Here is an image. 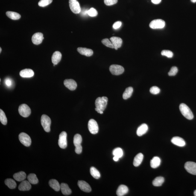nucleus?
I'll use <instances>...</instances> for the list:
<instances>
[{
  "instance_id": "72a5a7b5",
  "label": "nucleus",
  "mask_w": 196,
  "mask_h": 196,
  "mask_svg": "<svg viewBox=\"0 0 196 196\" xmlns=\"http://www.w3.org/2000/svg\"><path fill=\"white\" fill-rule=\"evenodd\" d=\"M90 173L91 175L96 179H98L100 177V174L99 172L96 168L93 167H91L90 168Z\"/></svg>"
},
{
  "instance_id": "a19ab883",
  "label": "nucleus",
  "mask_w": 196,
  "mask_h": 196,
  "mask_svg": "<svg viewBox=\"0 0 196 196\" xmlns=\"http://www.w3.org/2000/svg\"><path fill=\"white\" fill-rule=\"evenodd\" d=\"M150 92L153 95H157L160 92V89L156 86H153L150 88Z\"/></svg>"
},
{
  "instance_id": "58836bf2",
  "label": "nucleus",
  "mask_w": 196,
  "mask_h": 196,
  "mask_svg": "<svg viewBox=\"0 0 196 196\" xmlns=\"http://www.w3.org/2000/svg\"><path fill=\"white\" fill-rule=\"evenodd\" d=\"M161 54L162 56H165L169 58L172 57L173 56V53L172 52L169 50H163L162 51Z\"/></svg>"
},
{
  "instance_id": "a211bd4d",
  "label": "nucleus",
  "mask_w": 196,
  "mask_h": 196,
  "mask_svg": "<svg viewBox=\"0 0 196 196\" xmlns=\"http://www.w3.org/2000/svg\"><path fill=\"white\" fill-rule=\"evenodd\" d=\"M34 73L33 70L30 69H25L20 72V75L24 78H30L34 76Z\"/></svg>"
},
{
  "instance_id": "c03bdc74",
  "label": "nucleus",
  "mask_w": 196,
  "mask_h": 196,
  "mask_svg": "<svg viewBox=\"0 0 196 196\" xmlns=\"http://www.w3.org/2000/svg\"><path fill=\"white\" fill-rule=\"evenodd\" d=\"M121 25H122V22L120 21H118L113 24V27L115 29H117L121 27Z\"/></svg>"
},
{
  "instance_id": "a878e982",
  "label": "nucleus",
  "mask_w": 196,
  "mask_h": 196,
  "mask_svg": "<svg viewBox=\"0 0 196 196\" xmlns=\"http://www.w3.org/2000/svg\"><path fill=\"white\" fill-rule=\"evenodd\" d=\"M49 185L55 191H58L60 189V185L57 180L54 179L50 180L49 182Z\"/></svg>"
},
{
  "instance_id": "aec40b11",
  "label": "nucleus",
  "mask_w": 196,
  "mask_h": 196,
  "mask_svg": "<svg viewBox=\"0 0 196 196\" xmlns=\"http://www.w3.org/2000/svg\"><path fill=\"white\" fill-rule=\"evenodd\" d=\"M62 57V54L60 52L55 51L52 57V62L54 64L57 65L60 61Z\"/></svg>"
},
{
  "instance_id": "cd10ccee",
  "label": "nucleus",
  "mask_w": 196,
  "mask_h": 196,
  "mask_svg": "<svg viewBox=\"0 0 196 196\" xmlns=\"http://www.w3.org/2000/svg\"><path fill=\"white\" fill-rule=\"evenodd\" d=\"M133 88L132 87H129L126 88L123 94V99L124 100H127L130 98L133 93Z\"/></svg>"
},
{
  "instance_id": "dca6fc26",
  "label": "nucleus",
  "mask_w": 196,
  "mask_h": 196,
  "mask_svg": "<svg viewBox=\"0 0 196 196\" xmlns=\"http://www.w3.org/2000/svg\"><path fill=\"white\" fill-rule=\"evenodd\" d=\"M171 142L174 145L180 147L184 146L186 145V142L184 140L179 137H175L171 140Z\"/></svg>"
},
{
  "instance_id": "9b49d317",
  "label": "nucleus",
  "mask_w": 196,
  "mask_h": 196,
  "mask_svg": "<svg viewBox=\"0 0 196 196\" xmlns=\"http://www.w3.org/2000/svg\"><path fill=\"white\" fill-rule=\"evenodd\" d=\"M185 169L188 173L196 175V163L192 162H188L185 165Z\"/></svg>"
},
{
  "instance_id": "a18cd8bd",
  "label": "nucleus",
  "mask_w": 196,
  "mask_h": 196,
  "mask_svg": "<svg viewBox=\"0 0 196 196\" xmlns=\"http://www.w3.org/2000/svg\"><path fill=\"white\" fill-rule=\"evenodd\" d=\"M75 152L77 154H80L82 151V147L81 145L76 147L75 149Z\"/></svg>"
},
{
  "instance_id": "37998d69",
  "label": "nucleus",
  "mask_w": 196,
  "mask_h": 196,
  "mask_svg": "<svg viewBox=\"0 0 196 196\" xmlns=\"http://www.w3.org/2000/svg\"><path fill=\"white\" fill-rule=\"evenodd\" d=\"M104 2L106 6H110L116 4L118 0H104Z\"/></svg>"
},
{
  "instance_id": "c756f323",
  "label": "nucleus",
  "mask_w": 196,
  "mask_h": 196,
  "mask_svg": "<svg viewBox=\"0 0 196 196\" xmlns=\"http://www.w3.org/2000/svg\"><path fill=\"white\" fill-rule=\"evenodd\" d=\"M5 183L10 189H14L16 187V183L14 180L12 179H7L5 180Z\"/></svg>"
},
{
  "instance_id": "9d476101",
  "label": "nucleus",
  "mask_w": 196,
  "mask_h": 196,
  "mask_svg": "<svg viewBox=\"0 0 196 196\" xmlns=\"http://www.w3.org/2000/svg\"><path fill=\"white\" fill-rule=\"evenodd\" d=\"M67 134L66 132H63L59 135L58 145L62 149L66 148L67 146Z\"/></svg>"
},
{
  "instance_id": "3c124183",
  "label": "nucleus",
  "mask_w": 196,
  "mask_h": 196,
  "mask_svg": "<svg viewBox=\"0 0 196 196\" xmlns=\"http://www.w3.org/2000/svg\"><path fill=\"white\" fill-rule=\"evenodd\" d=\"M191 2L193 3H195L196 2V0H191Z\"/></svg>"
},
{
  "instance_id": "bb28decb",
  "label": "nucleus",
  "mask_w": 196,
  "mask_h": 196,
  "mask_svg": "<svg viewBox=\"0 0 196 196\" xmlns=\"http://www.w3.org/2000/svg\"><path fill=\"white\" fill-rule=\"evenodd\" d=\"M161 160L160 158L158 156H154L150 161V166L152 168H157L160 165Z\"/></svg>"
},
{
  "instance_id": "de8ad7c7",
  "label": "nucleus",
  "mask_w": 196,
  "mask_h": 196,
  "mask_svg": "<svg viewBox=\"0 0 196 196\" xmlns=\"http://www.w3.org/2000/svg\"><path fill=\"white\" fill-rule=\"evenodd\" d=\"M152 2L154 4H160L161 0H151Z\"/></svg>"
},
{
  "instance_id": "8fccbe9b",
  "label": "nucleus",
  "mask_w": 196,
  "mask_h": 196,
  "mask_svg": "<svg viewBox=\"0 0 196 196\" xmlns=\"http://www.w3.org/2000/svg\"><path fill=\"white\" fill-rule=\"evenodd\" d=\"M113 159V160H114L115 161H118V160H119V158L117 157V156H114Z\"/></svg>"
},
{
  "instance_id": "864d4df0",
  "label": "nucleus",
  "mask_w": 196,
  "mask_h": 196,
  "mask_svg": "<svg viewBox=\"0 0 196 196\" xmlns=\"http://www.w3.org/2000/svg\"><path fill=\"white\" fill-rule=\"evenodd\" d=\"M1 47L0 48V52H1Z\"/></svg>"
},
{
  "instance_id": "6e6552de",
  "label": "nucleus",
  "mask_w": 196,
  "mask_h": 196,
  "mask_svg": "<svg viewBox=\"0 0 196 196\" xmlns=\"http://www.w3.org/2000/svg\"><path fill=\"white\" fill-rule=\"evenodd\" d=\"M109 70L111 74L113 75H119L124 73V69L121 65H112L109 67Z\"/></svg>"
},
{
  "instance_id": "e433bc0d",
  "label": "nucleus",
  "mask_w": 196,
  "mask_h": 196,
  "mask_svg": "<svg viewBox=\"0 0 196 196\" xmlns=\"http://www.w3.org/2000/svg\"><path fill=\"white\" fill-rule=\"evenodd\" d=\"M102 42L105 46L112 48H114V46L112 43L111 41L108 39H103L101 41Z\"/></svg>"
},
{
  "instance_id": "ea45409f",
  "label": "nucleus",
  "mask_w": 196,
  "mask_h": 196,
  "mask_svg": "<svg viewBox=\"0 0 196 196\" xmlns=\"http://www.w3.org/2000/svg\"><path fill=\"white\" fill-rule=\"evenodd\" d=\"M87 14L91 17H95L98 16V12L95 8H91L88 10Z\"/></svg>"
},
{
  "instance_id": "0eeeda50",
  "label": "nucleus",
  "mask_w": 196,
  "mask_h": 196,
  "mask_svg": "<svg viewBox=\"0 0 196 196\" xmlns=\"http://www.w3.org/2000/svg\"><path fill=\"white\" fill-rule=\"evenodd\" d=\"M165 21L161 19L154 20L151 21L149 25V27L153 29L163 28L165 27Z\"/></svg>"
},
{
  "instance_id": "b1692460",
  "label": "nucleus",
  "mask_w": 196,
  "mask_h": 196,
  "mask_svg": "<svg viewBox=\"0 0 196 196\" xmlns=\"http://www.w3.org/2000/svg\"><path fill=\"white\" fill-rule=\"evenodd\" d=\"M13 178L15 180L18 181H23L26 178V174L23 171H20L19 172L15 173L13 175Z\"/></svg>"
},
{
  "instance_id": "f704fd0d",
  "label": "nucleus",
  "mask_w": 196,
  "mask_h": 196,
  "mask_svg": "<svg viewBox=\"0 0 196 196\" xmlns=\"http://www.w3.org/2000/svg\"><path fill=\"white\" fill-rule=\"evenodd\" d=\"M0 121L4 125H6L7 122L6 117L4 112L1 109H0Z\"/></svg>"
},
{
  "instance_id": "6ab92c4d",
  "label": "nucleus",
  "mask_w": 196,
  "mask_h": 196,
  "mask_svg": "<svg viewBox=\"0 0 196 196\" xmlns=\"http://www.w3.org/2000/svg\"><path fill=\"white\" fill-rule=\"evenodd\" d=\"M77 51L82 55L88 57L92 56L93 53L92 50L86 48L79 47L77 48Z\"/></svg>"
},
{
  "instance_id": "5701e85b",
  "label": "nucleus",
  "mask_w": 196,
  "mask_h": 196,
  "mask_svg": "<svg viewBox=\"0 0 196 196\" xmlns=\"http://www.w3.org/2000/svg\"><path fill=\"white\" fill-rule=\"evenodd\" d=\"M60 189L62 194L65 195H68L71 194L72 191L66 183H62L60 185Z\"/></svg>"
},
{
  "instance_id": "4468645a",
  "label": "nucleus",
  "mask_w": 196,
  "mask_h": 196,
  "mask_svg": "<svg viewBox=\"0 0 196 196\" xmlns=\"http://www.w3.org/2000/svg\"><path fill=\"white\" fill-rule=\"evenodd\" d=\"M65 87L70 90L74 91L76 88L77 84L76 82L73 79L65 80L64 82Z\"/></svg>"
},
{
  "instance_id": "603ef678",
  "label": "nucleus",
  "mask_w": 196,
  "mask_h": 196,
  "mask_svg": "<svg viewBox=\"0 0 196 196\" xmlns=\"http://www.w3.org/2000/svg\"><path fill=\"white\" fill-rule=\"evenodd\" d=\"M194 196H196V190L194 192Z\"/></svg>"
},
{
  "instance_id": "ddd939ff",
  "label": "nucleus",
  "mask_w": 196,
  "mask_h": 196,
  "mask_svg": "<svg viewBox=\"0 0 196 196\" xmlns=\"http://www.w3.org/2000/svg\"><path fill=\"white\" fill-rule=\"evenodd\" d=\"M78 185L80 189L84 192H89L92 190L90 185L85 181L79 180Z\"/></svg>"
},
{
  "instance_id": "412c9836",
  "label": "nucleus",
  "mask_w": 196,
  "mask_h": 196,
  "mask_svg": "<svg viewBox=\"0 0 196 196\" xmlns=\"http://www.w3.org/2000/svg\"><path fill=\"white\" fill-rule=\"evenodd\" d=\"M148 130V126L147 124H143L138 127L137 131V134L139 136H141L145 134Z\"/></svg>"
},
{
  "instance_id": "4c0bfd02",
  "label": "nucleus",
  "mask_w": 196,
  "mask_h": 196,
  "mask_svg": "<svg viewBox=\"0 0 196 196\" xmlns=\"http://www.w3.org/2000/svg\"><path fill=\"white\" fill-rule=\"evenodd\" d=\"M53 0H40L38 3L39 6L45 7L49 5L52 2Z\"/></svg>"
},
{
  "instance_id": "423d86ee",
  "label": "nucleus",
  "mask_w": 196,
  "mask_h": 196,
  "mask_svg": "<svg viewBox=\"0 0 196 196\" xmlns=\"http://www.w3.org/2000/svg\"><path fill=\"white\" fill-rule=\"evenodd\" d=\"M69 6L73 13L77 14L80 13L81 8L79 3L77 0H69Z\"/></svg>"
},
{
  "instance_id": "f257e3e1",
  "label": "nucleus",
  "mask_w": 196,
  "mask_h": 196,
  "mask_svg": "<svg viewBox=\"0 0 196 196\" xmlns=\"http://www.w3.org/2000/svg\"><path fill=\"white\" fill-rule=\"evenodd\" d=\"M180 109L182 114L187 119L191 120L194 118V115L192 111L186 104L184 103L181 104L180 106Z\"/></svg>"
},
{
  "instance_id": "c85d7f7f",
  "label": "nucleus",
  "mask_w": 196,
  "mask_h": 196,
  "mask_svg": "<svg viewBox=\"0 0 196 196\" xmlns=\"http://www.w3.org/2000/svg\"><path fill=\"white\" fill-rule=\"evenodd\" d=\"M6 14L9 18L12 20H14L19 19L21 18V15L16 12L7 11L6 13Z\"/></svg>"
},
{
  "instance_id": "79ce46f5",
  "label": "nucleus",
  "mask_w": 196,
  "mask_h": 196,
  "mask_svg": "<svg viewBox=\"0 0 196 196\" xmlns=\"http://www.w3.org/2000/svg\"><path fill=\"white\" fill-rule=\"evenodd\" d=\"M178 69L177 67L174 66L171 68V70L168 72V74L169 76H175L177 74Z\"/></svg>"
},
{
  "instance_id": "f8f14e48",
  "label": "nucleus",
  "mask_w": 196,
  "mask_h": 196,
  "mask_svg": "<svg viewBox=\"0 0 196 196\" xmlns=\"http://www.w3.org/2000/svg\"><path fill=\"white\" fill-rule=\"evenodd\" d=\"M44 39L42 33H35L32 38V41L34 45H39L42 42Z\"/></svg>"
},
{
  "instance_id": "f03ea898",
  "label": "nucleus",
  "mask_w": 196,
  "mask_h": 196,
  "mask_svg": "<svg viewBox=\"0 0 196 196\" xmlns=\"http://www.w3.org/2000/svg\"><path fill=\"white\" fill-rule=\"evenodd\" d=\"M108 101V98L107 97L104 96L102 98L99 97L96 100L95 106L96 108L104 111L107 106Z\"/></svg>"
},
{
  "instance_id": "473e14b6",
  "label": "nucleus",
  "mask_w": 196,
  "mask_h": 196,
  "mask_svg": "<svg viewBox=\"0 0 196 196\" xmlns=\"http://www.w3.org/2000/svg\"><path fill=\"white\" fill-rule=\"evenodd\" d=\"M82 141V138L81 135L78 134H76L74 136V146L76 147L81 145V144Z\"/></svg>"
},
{
  "instance_id": "7ed1b4c3",
  "label": "nucleus",
  "mask_w": 196,
  "mask_h": 196,
  "mask_svg": "<svg viewBox=\"0 0 196 196\" xmlns=\"http://www.w3.org/2000/svg\"><path fill=\"white\" fill-rule=\"evenodd\" d=\"M41 124L44 130L47 132L50 131V126L51 125V120L49 117L46 115H42L41 118Z\"/></svg>"
},
{
  "instance_id": "2eb2a0df",
  "label": "nucleus",
  "mask_w": 196,
  "mask_h": 196,
  "mask_svg": "<svg viewBox=\"0 0 196 196\" xmlns=\"http://www.w3.org/2000/svg\"><path fill=\"white\" fill-rule=\"evenodd\" d=\"M110 40L113 43L115 50H117L118 48L121 47L122 43V39L121 38L114 36L111 38Z\"/></svg>"
},
{
  "instance_id": "4be33fe9",
  "label": "nucleus",
  "mask_w": 196,
  "mask_h": 196,
  "mask_svg": "<svg viewBox=\"0 0 196 196\" xmlns=\"http://www.w3.org/2000/svg\"><path fill=\"white\" fill-rule=\"evenodd\" d=\"M129 191L128 188L125 185H121L117 190L116 194L118 196H122L127 193Z\"/></svg>"
},
{
  "instance_id": "1a4fd4ad",
  "label": "nucleus",
  "mask_w": 196,
  "mask_h": 196,
  "mask_svg": "<svg viewBox=\"0 0 196 196\" xmlns=\"http://www.w3.org/2000/svg\"><path fill=\"white\" fill-rule=\"evenodd\" d=\"M88 128L89 132L92 134H95L98 133V123L94 119H91L88 123Z\"/></svg>"
},
{
  "instance_id": "7c9ffc66",
  "label": "nucleus",
  "mask_w": 196,
  "mask_h": 196,
  "mask_svg": "<svg viewBox=\"0 0 196 196\" xmlns=\"http://www.w3.org/2000/svg\"><path fill=\"white\" fill-rule=\"evenodd\" d=\"M165 181L163 177H156L153 181V185L155 186L158 187L161 186Z\"/></svg>"
},
{
  "instance_id": "393cba45",
  "label": "nucleus",
  "mask_w": 196,
  "mask_h": 196,
  "mask_svg": "<svg viewBox=\"0 0 196 196\" xmlns=\"http://www.w3.org/2000/svg\"><path fill=\"white\" fill-rule=\"evenodd\" d=\"M144 158V155L139 153L135 156L133 161V165L135 167H138L141 165Z\"/></svg>"
},
{
  "instance_id": "09e8293b",
  "label": "nucleus",
  "mask_w": 196,
  "mask_h": 196,
  "mask_svg": "<svg viewBox=\"0 0 196 196\" xmlns=\"http://www.w3.org/2000/svg\"><path fill=\"white\" fill-rule=\"evenodd\" d=\"M95 109L96 111L98 112V113L101 114H102L103 113V111L98 108H96Z\"/></svg>"
},
{
  "instance_id": "c9c22d12",
  "label": "nucleus",
  "mask_w": 196,
  "mask_h": 196,
  "mask_svg": "<svg viewBox=\"0 0 196 196\" xmlns=\"http://www.w3.org/2000/svg\"><path fill=\"white\" fill-rule=\"evenodd\" d=\"M113 154L114 156H117L120 158L122 157L123 155V150L119 147L115 148L113 150Z\"/></svg>"
},
{
  "instance_id": "39448f33",
  "label": "nucleus",
  "mask_w": 196,
  "mask_h": 196,
  "mask_svg": "<svg viewBox=\"0 0 196 196\" xmlns=\"http://www.w3.org/2000/svg\"><path fill=\"white\" fill-rule=\"evenodd\" d=\"M20 141L23 145L26 147L30 146L31 144V138L25 133H21L19 136Z\"/></svg>"
},
{
  "instance_id": "49530a36",
  "label": "nucleus",
  "mask_w": 196,
  "mask_h": 196,
  "mask_svg": "<svg viewBox=\"0 0 196 196\" xmlns=\"http://www.w3.org/2000/svg\"><path fill=\"white\" fill-rule=\"evenodd\" d=\"M5 81V83L7 86H8V87H10V86H11L12 84V81L10 79H6Z\"/></svg>"
},
{
  "instance_id": "2f4dec72",
  "label": "nucleus",
  "mask_w": 196,
  "mask_h": 196,
  "mask_svg": "<svg viewBox=\"0 0 196 196\" xmlns=\"http://www.w3.org/2000/svg\"><path fill=\"white\" fill-rule=\"evenodd\" d=\"M29 182L32 184H36L38 183L39 180L35 174H29L27 177Z\"/></svg>"
},
{
  "instance_id": "f3484780",
  "label": "nucleus",
  "mask_w": 196,
  "mask_h": 196,
  "mask_svg": "<svg viewBox=\"0 0 196 196\" xmlns=\"http://www.w3.org/2000/svg\"><path fill=\"white\" fill-rule=\"evenodd\" d=\"M31 188V183L28 181L23 180L18 186L19 190L25 191L29 190Z\"/></svg>"
},
{
  "instance_id": "20e7f679",
  "label": "nucleus",
  "mask_w": 196,
  "mask_h": 196,
  "mask_svg": "<svg viewBox=\"0 0 196 196\" xmlns=\"http://www.w3.org/2000/svg\"><path fill=\"white\" fill-rule=\"evenodd\" d=\"M18 111L20 115L24 117H27L31 115V109L27 105L25 104L21 105L19 106Z\"/></svg>"
}]
</instances>
